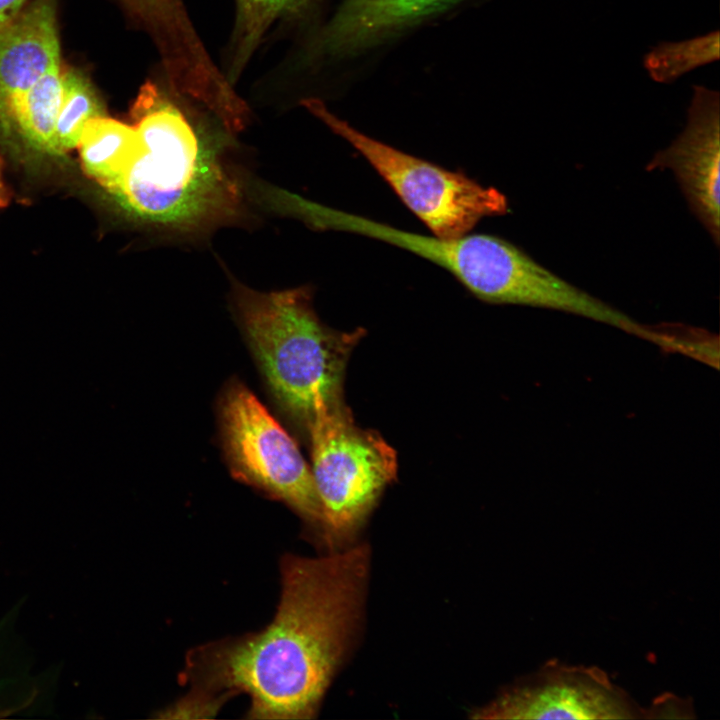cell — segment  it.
I'll return each mask as SVG.
<instances>
[{"instance_id": "6da1fadb", "label": "cell", "mask_w": 720, "mask_h": 720, "mask_svg": "<svg viewBox=\"0 0 720 720\" xmlns=\"http://www.w3.org/2000/svg\"><path fill=\"white\" fill-rule=\"evenodd\" d=\"M370 555L366 543L319 557L285 555L272 621L192 649L181 680L215 697L246 693L251 719L315 717L357 627Z\"/></svg>"}, {"instance_id": "7a4b0ae2", "label": "cell", "mask_w": 720, "mask_h": 720, "mask_svg": "<svg viewBox=\"0 0 720 720\" xmlns=\"http://www.w3.org/2000/svg\"><path fill=\"white\" fill-rule=\"evenodd\" d=\"M140 146L107 189L122 207L154 225L194 228L232 217L239 189L219 154L150 83L131 110Z\"/></svg>"}, {"instance_id": "3957f363", "label": "cell", "mask_w": 720, "mask_h": 720, "mask_svg": "<svg viewBox=\"0 0 720 720\" xmlns=\"http://www.w3.org/2000/svg\"><path fill=\"white\" fill-rule=\"evenodd\" d=\"M234 303L273 395L292 418L307 430L317 395L328 403L344 400L346 365L363 328L343 332L326 326L307 287L267 293L237 283Z\"/></svg>"}, {"instance_id": "277c9868", "label": "cell", "mask_w": 720, "mask_h": 720, "mask_svg": "<svg viewBox=\"0 0 720 720\" xmlns=\"http://www.w3.org/2000/svg\"><path fill=\"white\" fill-rule=\"evenodd\" d=\"M311 473L321 508L320 536L329 552L353 542L385 488L397 475L396 451L362 429L344 401L318 395L307 427Z\"/></svg>"}, {"instance_id": "5b68a950", "label": "cell", "mask_w": 720, "mask_h": 720, "mask_svg": "<svg viewBox=\"0 0 720 720\" xmlns=\"http://www.w3.org/2000/svg\"><path fill=\"white\" fill-rule=\"evenodd\" d=\"M302 105L361 154L432 235L458 237L469 233L483 218L509 213L508 199L497 188L364 134L320 99L307 98Z\"/></svg>"}, {"instance_id": "8992f818", "label": "cell", "mask_w": 720, "mask_h": 720, "mask_svg": "<svg viewBox=\"0 0 720 720\" xmlns=\"http://www.w3.org/2000/svg\"><path fill=\"white\" fill-rule=\"evenodd\" d=\"M219 418L232 475L282 501L319 530L321 508L311 468L292 437L243 383L233 380L225 387Z\"/></svg>"}, {"instance_id": "52a82bcc", "label": "cell", "mask_w": 720, "mask_h": 720, "mask_svg": "<svg viewBox=\"0 0 720 720\" xmlns=\"http://www.w3.org/2000/svg\"><path fill=\"white\" fill-rule=\"evenodd\" d=\"M473 719H645L640 706L597 666L551 659L472 711Z\"/></svg>"}, {"instance_id": "ba28073f", "label": "cell", "mask_w": 720, "mask_h": 720, "mask_svg": "<svg viewBox=\"0 0 720 720\" xmlns=\"http://www.w3.org/2000/svg\"><path fill=\"white\" fill-rule=\"evenodd\" d=\"M683 131L655 153L646 169L673 172L694 216L715 244L720 239V93L692 85Z\"/></svg>"}, {"instance_id": "9c48e42d", "label": "cell", "mask_w": 720, "mask_h": 720, "mask_svg": "<svg viewBox=\"0 0 720 720\" xmlns=\"http://www.w3.org/2000/svg\"><path fill=\"white\" fill-rule=\"evenodd\" d=\"M463 0H343L309 46L317 63L352 60Z\"/></svg>"}, {"instance_id": "30bf717a", "label": "cell", "mask_w": 720, "mask_h": 720, "mask_svg": "<svg viewBox=\"0 0 720 720\" xmlns=\"http://www.w3.org/2000/svg\"><path fill=\"white\" fill-rule=\"evenodd\" d=\"M61 65L55 0H29L0 29V133L10 134L15 101L44 73Z\"/></svg>"}, {"instance_id": "8fae6325", "label": "cell", "mask_w": 720, "mask_h": 720, "mask_svg": "<svg viewBox=\"0 0 720 720\" xmlns=\"http://www.w3.org/2000/svg\"><path fill=\"white\" fill-rule=\"evenodd\" d=\"M78 145L84 171L107 190L140 142L134 126L102 116L85 125Z\"/></svg>"}, {"instance_id": "7c38bea8", "label": "cell", "mask_w": 720, "mask_h": 720, "mask_svg": "<svg viewBox=\"0 0 720 720\" xmlns=\"http://www.w3.org/2000/svg\"><path fill=\"white\" fill-rule=\"evenodd\" d=\"M62 73L61 65L44 73L15 101L10 114V134L16 133L35 149L51 154H55Z\"/></svg>"}, {"instance_id": "4fadbf2b", "label": "cell", "mask_w": 720, "mask_h": 720, "mask_svg": "<svg viewBox=\"0 0 720 720\" xmlns=\"http://www.w3.org/2000/svg\"><path fill=\"white\" fill-rule=\"evenodd\" d=\"M317 0H236L228 80L234 84L277 21L297 16Z\"/></svg>"}, {"instance_id": "5bb4252c", "label": "cell", "mask_w": 720, "mask_h": 720, "mask_svg": "<svg viewBox=\"0 0 720 720\" xmlns=\"http://www.w3.org/2000/svg\"><path fill=\"white\" fill-rule=\"evenodd\" d=\"M719 57L720 34L714 30L681 41H660L644 55L643 66L653 81L672 84Z\"/></svg>"}, {"instance_id": "9a60e30c", "label": "cell", "mask_w": 720, "mask_h": 720, "mask_svg": "<svg viewBox=\"0 0 720 720\" xmlns=\"http://www.w3.org/2000/svg\"><path fill=\"white\" fill-rule=\"evenodd\" d=\"M62 87V102L54 135L55 154L75 148L85 125L91 119L106 116L95 87L80 70L63 69Z\"/></svg>"}, {"instance_id": "2e32d148", "label": "cell", "mask_w": 720, "mask_h": 720, "mask_svg": "<svg viewBox=\"0 0 720 720\" xmlns=\"http://www.w3.org/2000/svg\"><path fill=\"white\" fill-rule=\"evenodd\" d=\"M695 718L693 704L688 698L672 693L658 696L645 707V719H691Z\"/></svg>"}, {"instance_id": "e0dca14e", "label": "cell", "mask_w": 720, "mask_h": 720, "mask_svg": "<svg viewBox=\"0 0 720 720\" xmlns=\"http://www.w3.org/2000/svg\"><path fill=\"white\" fill-rule=\"evenodd\" d=\"M29 0H0V29L11 23Z\"/></svg>"}, {"instance_id": "ac0fdd59", "label": "cell", "mask_w": 720, "mask_h": 720, "mask_svg": "<svg viewBox=\"0 0 720 720\" xmlns=\"http://www.w3.org/2000/svg\"><path fill=\"white\" fill-rule=\"evenodd\" d=\"M3 168V159L0 156V209L8 206L11 199V192L8 190V187L3 180Z\"/></svg>"}]
</instances>
